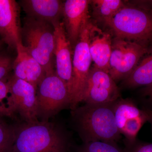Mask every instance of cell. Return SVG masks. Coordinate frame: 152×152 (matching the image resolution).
Wrapping results in <instances>:
<instances>
[{
	"instance_id": "cell-1",
	"label": "cell",
	"mask_w": 152,
	"mask_h": 152,
	"mask_svg": "<svg viewBox=\"0 0 152 152\" xmlns=\"http://www.w3.org/2000/svg\"><path fill=\"white\" fill-rule=\"evenodd\" d=\"M11 152H70V134L59 124L53 121L25 122L14 126Z\"/></svg>"
},
{
	"instance_id": "cell-2",
	"label": "cell",
	"mask_w": 152,
	"mask_h": 152,
	"mask_svg": "<svg viewBox=\"0 0 152 152\" xmlns=\"http://www.w3.org/2000/svg\"><path fill=\"white\" fill-rule=\"evenodd\" d=\"M113 103L85 104L71 111L73 126L83 142L103 141L117 143L121 139V134L115 121Z\"/></svg>"
},
{
	"instance_id": "cell-3",
	"label": "cell",
	"mask_w": 152,
	"mask_h": 152,
	"mask_svg": "<svg viewBox=\"0 0 152 152\" xmlns=\"http://www.w3.org/2000/svg\"><path fill=\"white\" fill-rule=\"evenodd\" d=\"M140 3L125 4L113 17L103 23L115 37L148 47L152 42V15L146 6Z\"/></svg>"
},
{
	"instance_id": "cell-4",
	"label": "cell",
	"mask_w": 152,
	"mask_h": 152,
	"mask_svg": "<svg viewBox=\"0 0 152 152\" xmlns=\"http://www.w3.org/2000/svg\"><path fill=\"white\" fill-rule=\"evenodd\" d=\"M22 27V43L42 67L46 75L55 70L54 28L52 24L26 17Z\"/></svg>"
},
{
	"instance_id": "cell-5",
	"label": "cell",
	"mask_w": 152,
	"mask_h": 152,
	"mask_svg": "<svg viewBox=\"0 0 152 152\" xmlns=\"http://www.w3.org/2000/svg\"><path fill=\"white\" fill-rule=\"evenodd\" d=\"M37 113L39 121H48L61 111L70 107L67 86L56 73L46 76L37 92Z\"/></svg>"
},
{
	"instance_id": "cell-6",
	"label": "cell",
	"mask_w": 152,
	"mask_h": 152,
	"mask_svg": "<svg viewBox=\"0 0 152 152\" xmlns=\"http://www.w3.org/2000/svg\"><path fill=\"white\" fill-rule=\"evenodd\" d=\"M90 19L82 28L75 47L72 59V75L70 95V109L73 110L83 101L88 77L91 57L89 48V36L91 23Z\"/></svg>"
},
{
	"instance_id": "cell-7",
	"label": "cell",
	"mask_w": 152,
	"mask_h": 152,
	"mask_svg": "<svg viewBox=\"0 0 152 152\" xmlns=\"http://www.w3.org/2000/svg\"><path fill=\"white\" fill-rule=\"evenodd\" d=\"M149 50L137 42L115 37L112 40L108 74L115 82L124 80Z\"/></svg>"
},
{
	"instance_id": "cell-8",
	"label": "cell",
	"mask_w": 152,
	"mask_h": 152,
	"mask_svg": "<svg viewBox=\"0 0 152 152\" xmlns=\"http://www.w3.org/2000/svg\"><path fill=\"white\" fill-rule=\"evenodd\" d=\"M9 94L7 104L12 115L19 114L25 122H39L37 113V91L32 85L14 75L7 81Z\"/></svg>"
},
{
	"instance_id": "cell-9",
	"label": "cell",
	"mask_w": 152,
	"mask_h": 152,
	"mask_svg": "<svg viewBox=\"0 0 152 152\" xmlns=\"http://www.w3.org/2000/svg\"><path fill=\"white\" fill-rule=\"evenodd\" d=\"M113 106L116 124L121 134L124 136V142L135 141L139 131L148 121L145 110L139 109L134 101L128 98H119Z\"/></svg>"
},
{
	"instance_id": "cell-10",
	"label": "cell",
	"mask_w": 152,
	"mask_h": 152,
	"mask_svg": "<svg viewBox=\"0 0 152 152\" xmlns=\"http://www.w3.org/2000/svg\"><path fill=\"white\" fill-rule=\"evenodd\" d=\"M121 98L119 88L108 73L91 68L82 102L91 104L112 103Z\"/></svg>"
},
{
	"instance_id": "cell-11",
	"label": "cell",
	"mask_w": 152,
	"mask_h": 152,
	"mask_svg": "<svg viewBox=\"0 0 152 152\" xmlns=\"http://www.w3.org/2000/svg\"><path fill=\"white\" fill-rule=\"evenodd\" d=\"M20 5L14 0H0V36L9 48L22 43Z\"/></svg>"
},
{
	"instance_id": "cell-12",
	"label": "cell",
	"mask_w": 152,
	"mask_h": 152,
	"mask_svg": "<svg viewBox=\"0 0 152 152\" xmlns=\"http://www.w3.org/2000/svg\"><path fill=\"white\" fill-rule=\"evenodd\" d=\"M53 25L54 28V54L56 74L66 83L70 93L72 75V46L63 22H56Z\"/></svg>"
},
{
	"instance_id": "cell-13",
	"label": "cell",
	"mask_w": 152,
	"mask_h": 152,
	"mask_svg": "<svg viewBox=\"0 0 152 152\" xmlns=\"http://www.w3.org/2000/svg\"><path fill=\"white\" fill-rule=\"evenodd\" d=\"M91 1L67 0L64 2L63 23L72 48L75 46L84 25L90 19Z\"/></svg>"
},
{
	"instance_id": "cell-14",
	"label": "cell",
	"mask_w": 152,
	"mask_h": 152,
	"mask_svg": "<svg viewBox=\"0 0 152 152\" xmlns=\"http://www.w3.org/2000/svg\"><path fill=\"white\" fill-rule=\"evenodd\" d=\"M16 50L17 56L13 64L14 75L31 84L37 91L39 85L46 76L45 71L23 43L18 44Z\"/></svg>"
},
{
	"instance_id": "cell-15",
	"label": "cell",
	"mask_w": 152,
	"mask_h": 152,
	"mask_svg": "<svg viewBox=\"0 0 152 152\" xmlns=\"http://www.w3.org/2000/svg\"><path fill=\"white\" fill-rule=\"evenodd\" d=\"M112 39L109 33L104 31L91 22L89 36V48L96 67L109 72Z\"/></svg>"
},
{
	"instance_id": "cell-16",
	"label": "cell",
	"mask_w": 152,
	"mask_h": 152,
	"mask_svg": "<svg viewBox=\"0 0 152 152\" xmlns=\"http://www.w3.org/2000/svg\"><path fill=\"white\" fill-rule=\"evenodd\" d=\"M64 4L59 0H21L19 4L27 17L53 25L62 18Z\"/></svg>"
},
{
	"instance_id": "cell-17",
	"label": "cell",
	"mask_w": 152,
	"mask_h": 152,
	"mask_svg": "<svg viewBox=\"0 0 152 152\" xmlns=\"http://www.w3.org/2000/svg\"><path fill=\"white\" fill-rule=\"evenodd\" d=\"M129 76L123 81L122 86L126 88L145 87L152 83V47L145 55Z\"/></svg>"
},
{
	"instance_id": "cell-18",
	"label": "cell",
	"mask_w": 152,
	"mask_h": 152,
	"mask_svg": "<svg viewBox=\"0 0 152 152\" xmlns=\"http://www.w3.org/2000/svg\"><path fill=\"white\" fill-rule=\"evenodd\" d=\"M90 4L92 7L94 17L103 23L113 17L125 3L121 0H93L91 1Z\"/></svg>"
},
{
	"instance_id": "cell-19",
	"label": "cell",
	"mask_w": 152,
	"mask_h": 152,
	"mask_svg": "<svg viewBox=\"0 0 152 152\" xmlns=\"http://www.w3.org/2000/svg\"><path fill=\"white\" fill-rule=\"evenodd\" d=\"M74 152H126L116 143L103 141L83 142L75 147Z\"/></svg>"
},
{
	"instance_id": "cell-20",
	"label": "cell",
	"mask_w": 152,
	"mask_h": 152,
	"mask_svg": "<svg viewBox=\"0 0 152 152\" xmlns=\"http://www.w3.org/2000/svg\"><path fill=\"white\" fill-rule=\"evenodd\" d=\"M14 128L0 124V152H11L13 143Z\"/></svg>"
},
{
	"instance_id": "cell-21",
	"label": "cell",
	"mask_w": 152,
	"mask_h": 152,
	"mask_svg": "<svg viewBox=\"0 0 152 152\" xmlns=\"http://www.w3.org/2000/svg\"><path fill=\"white\" fill-rule=\"evenodd\" d=\"M9 94V89L7 81L0 80V116L14 117L9 110L7 104L4 100H7Z\"/></svg>"
},
{
	"instance_id": "cell-22",
	"label": "cell",
	"mask_w": 152,
	"mask_h": 152,
	"mask_svg": "<svg viewBox=\"0 0 152 152\" xmlns=\"http://www.w3.org/2000/svg\"><path fill=\"white\" fill-rule=\"evenodd\" d=\"M13 62L8 56L0 55V80L6 81L9 74L13 69Z\"/></svg>"
},
{
	"instance_id": "cell-23",
	"label": "cell",
	"mask_w": 152,
	"mask_h": 152,
	"mask_svg": "<svg viewBox=\"0 0 152 152\" xmlns=\"http://www.w3.org/2000/svg\"><path fill=\"white\" fill-rule=\"evenodd\" d=\"M126 152H152V143H144L136 140L132 143L124 142Z\"/></svg>"
},
{
	"instance_id": "cell-24",
	"label": "cell",
	"mask_w": 152,
	"mask_h": 152,
	"mask_svg": "<svg viewBox=\"0 0 152 152\" xmlns=\"http://www.w3.org/2000/svg\"><path fill=\"white\" fill-rule=\"evenodd\" d=\"M140 95L146 104L150 107L147 108L152 110V83L142 88L140 91Z\"/></svg>"
},
{
	"instance_id": "cell-25",
	"label": "cell",
	"mask_w": 152,
	"mask_h": 152,
	"mask_svg": "<svg viewBox=\"0 0 152 152\" xmlns=\"http://www.w3.org/2000/svg\"><path fill=\"white\" fill-rule=\"evenodd\" d=\"M143 109L146 113L147 116H148V121L151 124L152 129V110L147 108L146 107L144 108Z\"/></svg>"
},
{
	"instance_id": "cell-26",
	"label": "cell",
	"mask_w": 152,
	"mask_h": 152,
	"mask_svg": "<svg viewBox=\"0 0 152 152\" xmlns=\"http://www.w3.org/2000/svg\"><path fill=\"white\" fill-rule=\"evenodd\" d=\"M142 3L146 6L149 9L152 15V1H148V2L147 1H145V3H145V2L142 1Z\"/></svg>"
},
{
	"instance_id": "cell-27",
	"label": "cell",
	"mask_w": 152,
	"mask_h": 152,
	"mask_svg": "<svg viewBox=\"0 0 152 152\" xmlns=\"http://www.w3.org/2000/svg\"><path fill=\"white\" fill-rule=\"evenodd\" d=\"M3 43H4V42H3V41L1 39L0 40V49L1 48V47L2 46Z\"/></svg>"
},
{
	"instance_id": "cell-28",
	"label": "cell",
	"mask_w": 152,
	"mask_h": 152,
	"mask_svg": "<svg viewBox=\"0 0 152 152\" xmlns=\"http://www.w3.org/2000/svg\"><path fill=\"white\" fill-rule=\"evenodd\" d=\"M1 123H3L2 122V121H1V119H0V124H1Z\"/></svg>"
}]
</instances>
